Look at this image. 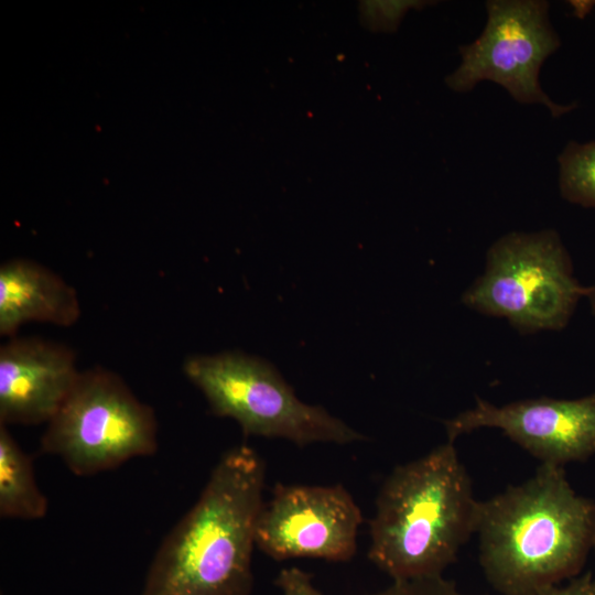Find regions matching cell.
Instances as JSON below:
<instances>
[{
  "label": "cell",
  "instance_id": "9c48e42d",
  "mask_svg": "<svg viewBox=\"0 0 595 595\" xmlns=\"http://www.w3.org/2000/svg\"><path fill=\"white\" fill-rule=\"evenodd\" d=\"M447 440L482 428L500 430L541 461L563 467L595 455V393L577 399L537 398L476 404L444 422Z\"/></svg>",
  "mask_w": 595,
  "mask_h": 595
},
{
  "label": "cell",
  "instance_id": "4fadbf2b",
  "mask_svg": "<svg viewBox=\"0 0 595 595\" xmlns=\"http://www.w3.org/2000/svg\"><path fill=\"white\" fill-rule=\"evenodd\" d=\"M558 163L561 196L572 204L595 209V140L569 141Z\"/></svg>",
  "mask_w": 595,
  "mask_h": 595
},
{
  "label": "cell",
  "instance_id": "7a4b0ae2",
  "mask_svg": "<svg viewBox=\"0 0 595 595\" xmlns=\"http://www.w3.org/2000/svg\"><path fill=\"white\" fill-rule=\"evenodd\" d=\"M479 562L501 595H534L578 575L592 550L595 502L561 466L541 464L526 482L479 501Z\"/></svg>",
  "mask_w": 595,
  "mask_h": 595
},
{
  "label": "cell",
  "instance_id": "277c9868",
  "mask_svg": "<svg viewBox=\"0 0 595 595\" xmlns=\"http://www.w3.org/2000/svg\"><path fill=\"white\" fill-rule=\"evenodd\" d=\"M587 290L574 277L569 251L554 229L511 231L490 245L484 272L464 291L462 302L530 334L563 329Z\"/></svg>",
  "mask_w": 595,
  "mask_h": 595
},
{
  "label": "cell",
  "instance_id": "9a60e30c",
  "mask_svg": "<svg viewBox=\"0 0 595 595\" xmlns=\"http://www.w3.org/2000/svg\"><path fill=\"white\" fill-rule=\"evenodd\" d=\"M424 1L367 2L366 18L376 29L394 30L408 10L424 6Z\"/></svg>",
  "mask_w": 595,
  "mask_h": 595
},
{
  "label": "cell",
  "instance_id": "5bb4252c",
  "mask_svg": "<svg viewBox=\"0 0 595 595\" xmlns=\"http://www.w3.org/2000/svg\"><path fill=\"white\" fill-rule=\"evenodd\" d=\"M366 595H473L461 591L456 584L443 575L393 581L386 588Z\"/></svg>",
  "mask_w": 595,
  "mask_h": 595
},
{
  "label": "cell",
  "instance_id": "ffe728a7",
  "mask_svg": "<svg viewBox=\"0 0 595 595\" xmlns=\"http://www.w3.org/2000/svg\"><path fill=\"white\" fill-rule=\"evenodd\" d=\"M592 550H593L594 553H595V533H594V539H593V547H592Z\"/></svg>",
  "mask_w": 595,
  "mask_h": 595
},
{
  "label": "cell",
  "instance_id": "5b68a950",
  "mask_svg": "<svg viewBox=\"0 0 595 595\" xmlns=\"http://www.w3.org/2000/svg\"><path fill=\"white\" fill-rule=\"evenodd\" d=\"M183 372L204 394L212 412L234 419L246 436L284 439L299 446L364 440L324 408L299 400L263 359L241 351L193 355L184 360Z\"/></svg>",
  "mask_w": 595,
  "mask_h": 595
},
{
  "label": "cell",
  "instance_id": "3957f363",
  "mask_svg": "<svg viewBox=\"0 0 595 595\" xmlns=\"http://www.w3.org/2000/svg\"><path fill=\"white\" fill-rule=\"evenodd\" d=\"M479 501L454 441L398 465L369 522V560L392 581L443 575L476 532Z\"/></svg>",
  "mask_w": 595,
  "mask_h": 595
},
{
  "label": "cell",
  "instance_id": "52a82bcc",
  "mask_svg": "<svg viewBox=\"0 0 595 595\" xmlns=\"http://www.w3.org/2000/svg\"><path fill=\"white\" fill-rule=\"evenodd\" d=\"M480 35L461 45V63L445 78L455 93H468L480 82L504 87L519 104L541 105L553 118L573 111L576 102L561 105L542 89L540 69L559 50L561 39L550 21L545 0H488Z\"/></svg>",
  "mask_w": 595,
  "mask_h": 595
},
{
  "label": "cell",
  "instance_id": "2e32d148",
  "mask_svg": "<svg viewBox=\"0 0 595 595\" xmlns=\"http://www.w3.org/2000/svg\"><path fill=\"white\" fill-rule=\"evenodd\" d=\"M274 584L280 595H323L312 581V575L296 566L279 571Z\"/></svg>",
  "mask_w": 595,
  "mask_h": 595
},
{
  "label": "cell",
  "instance_id": "8fae6325",
  "mask_svg": "<svg viewBox=\"0 0 595 595\" xmlns=\"http://www.w3.org/2000/svg\"><path fill=\"white\" fill-rule=\"evenodd\" d=\"M80 316L76 290L44 266L13 259L0 267V334L13 336L29 322L74 325Z\"/></svg>",
  "mask_w": 595,
  "mask_h": 595
},
{
  "label": "cell",
  "instance_id": "7c38bea8",
  "mask_svg": "<svg viewBox=\"0 0 595 595\" xmlns=\"http://www.w3.org/2000/svg\"><path fill=\"white\" fill-rule=\"evenodd\" d=\"M46 511L47 499L36 484L31 457L0 424V516L37 520Z\"/></svg>",
  "mask_w": 595,
  "mask_h": 595
},
{
  "label": "cell",
  "instance_id": "6da1fadb",
  "mask_svg": "<svg viewBox=\"0 0 595 595\" xmlns=\"http://www.w3.org/2000/svg\"><path fill=\"white\" fill-rule=\"evenodd\" d=\"M264 480V462L252 447L226 451L155 552L141 595H251Z\"/></svg>",
  "mask_w": 595,
  "mask_h": 595
},
{
  "label": "cell",
  "instance_id": "ba28073f",
  "mask_svg": "<svg viewBox=\"0 0 595 595\" xmlns=\"http://www.w3.org/2000/svg\"><path fill=\"white\" fill-rule=\"evenodd\" d=\"M361 510L340 484H277L256 524V547L274 561H350L357 550Z\"/></svg>",
  "mask_w": 595,
  "mask_h": 595
},
{
  "label": "cell",
  "instance_id": "ac0fdd59",
  "mask_svg": "<svg viewBox=\"0 0 595 595\" xmlns=\"http://www.w3.org/2000/svg\"><path fill=\"white\" fill-rule=\"evenodd\" d=\"M572 4V8L574 9V13L578 17V18H584L585 14H587V12L584 10L585 8L587 10H591L593 6L595 4H592V3H595V2H591V1H586V2H581L582 6L580 4H576L575 1H572L571 2Z\"/></svg>",
  "mask_w": 595,
  "mask_h": 595
},
{
  "label": "cell",
  "instance_id": "30bf717a",
  "mask_svg": "<svg viewBox=\"0 0 595 595\" xmlns=\"http://www.w3.org/2000/svg\"><path fill=\"white\" fill-rule=\"evenodd\" d=\"M79 370L68 346L13 337L0 347V424L47 423L74 387Z\"/></svg>",
  "mask_w": 595,
  "mask_h": 595
},
{
  "label": "cell",
  "instance_id": "d6986e66",
  "mask_svg": "<svg viewBox=\"0 0 595 595\" xmlns=\"http://www.w3.org/2000/svg\"><path fill=\"white\" fill-rule=\"evenodd\" d=\"M585 298L588 300L592 312L595 314V284L588 286L587 294Z\"/></svg>",
  "mask_w": 595,
  "mask_h": 595
},
{
  "label": "cell",
  "instance_id": "e0dca14e",
  "mask_svg": "<svg viewBox=\"0 0 595 595\" xmlns=\"http://www.w3.org/2000/svg\"><path fill=\"white\" fill-rule=\"evenodd\" d=\"M534 595H595V577L591 573L576 575L564 584L553 585Z\"/></svg>",
  "mask_w": 595,
  "mask_h": 595
},
{
  "label": "cell",
  "instance_id": "8992f818",
  "mask_svg": "<svg viewBox=\"0 0 595 595\" xmlns=\"http://www.w3.org/2000/svg\"><path fill=\"white\" fill-rule=\"evenodd\" d=\"M40 450L60 457L77 476L120 466L158 448V423L117 374L102 367L80 371L65 401L46 423Z\"/></svg>",
  "mask_w": 595,
  "mask_h": 595
}]
</instances>
